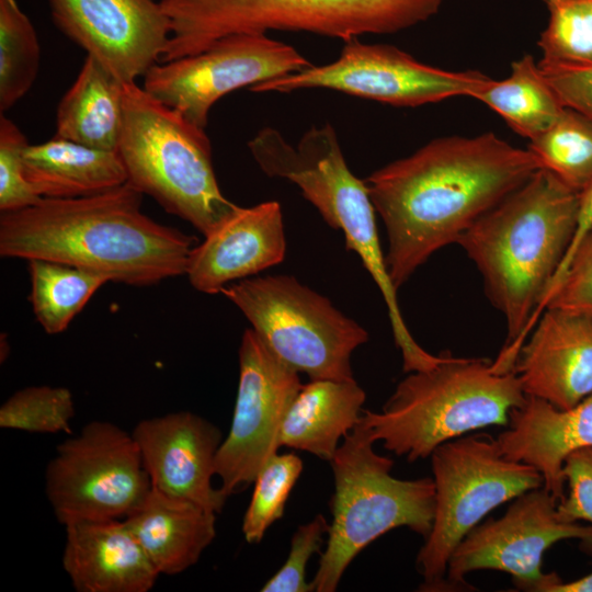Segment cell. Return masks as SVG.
Here are the masks:
<instances>
[{
  "instance_id": "1",
  "label": "cell",
  "mask_w": 592,
  "mask_h": 592,
  "mask_svg": "<svg viewBox=\"0 0 592 592\" xmlns=\"http://www.w3.org/2000/svg\"><path fill=\"white\" fill-rule=\"evenodd\" d=\"M538 169L528 149L489 132L434 138L374 171L365 183L385 225L396 289Z\"/></svg>"
},
{
  "instance_id": "2",
  "label": "cell",
  "mask_w": 592,
  "mask_h": 592,
  "mask_svg": "<svg viewBox=\"0 0 592 592\" xmlns=\"http://www.w3.org/2000/svg\"><path fill=\"white\" fill-rule=\"evenodd\" d=\"M141 200L126 182L1 213L0 255L69 264L136 287L185 274L195 238L147 216Z\"/></svg>"
},
{
  "instance_id": "3",
  "label": "cell",
  "mask_w": 592,
  "mask_h": 592,
  "mask_svg": "<svg viewBox=\"0 0 592 592\" xmlns=\"http://www.w3.org/2000/svg\"><path fill=\"white\" fill-rule=\"evenodd\" d=\"M580 194L538 169L478 218L458 244L482 276L491 304L506 325V342L493 364L513 369L533 317L576 234Z\"/></svg>"
},
{
  "instance_id": "4",
  "label": "cell",
  "mask_w": 592,
  "mask_h": 592,
  "mask_svg": "<svg viewBox=\"0 0 592 592\" xmlns=\"http://www.w3.org/2000/svg\"><path fill=\"white\" fill-rule=\"evenodd\" d=\"M248 148L262 172L296 184L323 220L343 232L346 248L358 255L384 298L403 372L436 366L441 355L419 345L406 326L380 247L367 185L346 164L332 125L310 127L296 146L277 129L264 127L248 143Z\"/></svg>"
},
{
  "instance_id": "5",
  "label": "cell",
  "mask_w": 592,
  "mask_h": 592,
  "mask_svg": "<svg viewBox=\"0 0 592 592\" xmlns=\"http://www.w3.org/2000/svg\"><path fill=\"white\" fill-rule=\"evenodd\" d=\"M443 353L436 366L400 380L380 411L363 410L360 419L375 442L410 463L468 432L506 426L511 410L526 399L514 369Z\"/></svg>"
},
{
  "instance_id": "6",
  "label": "cell",
  "mask_w": 592,
  "mask_h": 592,
  "mask_svg": "<svg viewBox=\"0 0 592 592\" xmlns=\"http://www.w3.org/2000/svg\"><path fill=\"white\" fill-rule=\"evenodd\" d=\"M117 153L130 185L204 237L238 207L220 191L205 129L136 82L124 84Z\"/></svg>"
},
{
  "instance_id": "7",
  "label": "cell",
  "mask_w": 592,
  "mask_h": 592,
  "mask_svg": "<svg viewBox=\"0 0 592 592\" xmlns=\"http://www.w3.org/2000/svg\"><path fill=\"white\" fill-rule=\"evenodd\" d=\"M443 0H160L170 37L161 62L197 54L217 39L269 30L344 42L391 34L435 15Z\"/></svg>"
},
{
  "instance_id": "8",
  "label": "cell",
  "mask_w": 592,
  "mask_h": 592,
  "mask_svg": "<svg viewBox=\"0 0 592 592\" xmlns=\"http://www.w3.org/2000/svg\"><path fill=\"white\" fill-rule=\"evenodd\" d=\"M374 443L358 421L329 462L334 477L332 521L311 581L316 592H334L353 559L390 530L406 526L425 538L432 528L433 478H395L394 460L377 454Z\"/></svg>"
},
{
  "instance_id": "9",
  "label": "cell",
  "mask_w": 592,
  "mask_h": 592,
  "mask_svg": "<svg viewBox=\"0 0 592 592\" xmlns=\"http://www.w3.org/2000/svg\"><path fill=\"white\" fill-rule=\"evenodd\" d=\"M265 345L310 379L352 380V353L368 332L323 295L291 275L251 276L221 293Z\"/></svg>"
},
{
  "instance_id": "10",
  "label": "cell",
  "mask_w": 592,
  "mask_h": 592,
  "mask_svg": "<svg viewBox=\"0 0 592 592\" xmlns=\"http://www.w3.org/2000/svg\"><path fill=\"white\" fill-rule=\"evenodd\" d=\"M435 486L432 528L417 556L421 591H445L449 557L490 511L543 486L532 466L506 458L487 433L463 435L431 454Z\"/></svg>"
},
{
  "instance_id": "11",
  "label": "cell",
  "mask_w": 592,
  "mask_h": 592,
  "mask_svg": "<svg viewBox=\"0 0 592 592\" xmlns=\"http://www.w3.org/2000/svg\"><path fill=\"white\" fill-rule=\"evenodd\" d=\"M151 489L132 433L91 421L56 447L45 471V492L59 523L125 519Z\"/></svg>"
},
{
  "instance_id": "12",
  "label": "cell",
  "mask_w": 592,
  "mask_h": 592,
  "mask_svg": "<svg viewBox=\"0 0 592 592\" xmlns=\"http://www.w3.org/2000/svg\"><path fill=\"white\" fill-rule=\"evenodd\" d=\"M493 79L477 70L452 71L419 61L387 44L344 42L340 56L322 66L267 80L252 92L329 89L394 106L414 107L465 95L476 99Z\"/></svg>"
},
{
  "instance_id": "13",
  "label": "cell",
  "mask_w": 592,
  "mask_h": 592,
  "mask_svg": "<svg viewBox=\"0 0 592 592\" xmlns=\"http://www.w3.org/2000/svg\"><path fill=\"white\" fill-rule=\"evenodd\" d=\"M558 502L542 486L515 498L501 517L475 526L449 557L445 591L471 590L469 572L498 570L510 573L520 590L549 592L561 578L543 572L545 551L563 539L592 545V525L561 519Z\"/></svg>"
},
{
  "instance_id": "14",
  "label": "cell",
  "mask_w": 592,
  "mask_h": 592,
  "mask_svg": "<svg viewBox=\"0 0 592 592\" xmlns=\"http://www.w3.org/2000/svg\"><path fill=\"white\" fill-rule=\"evenodd\" d=\"M309 66L293 46L265 33H239L197 54L153 65L144 76V89L205 129L208 113L221 96Z\"/></svg>"
},
{
  "instance_id": "15",
  "label": "cell",
  "mask_w": 592,
  "mask_h": 592,
  "mask_svg": "<svg viewBox=\"0 0 592 592\" xmlns=\"http://www.w3.org/2000/svg\"><path fill=\"white\" fill-rule=\"evenodd\" d=\"M301 386L299 373L283 363L252 328L243 332L231 425L215 464L227 497L253 483L277 453L284 419Z\"/></svg>"
},
{
  "instance_id": "16",
  "label": "cell",
  "mask_w": 592,
  "mask_h": 592,
  "mask_svg": "<svg viewBox=\"0 0 592 592\" xmlns=\"http://www.w3.org/2000/svg\"><path fill=\"white\" fill-rule=\"evenodd\" d=\"M56 25L123 83L160 61L169 20L156 0H47Z\"/></svg>"
},
{
  "instance_id": "17",
  "label": "cell",
  "mask_w": 592,
  "mask_h": 592,
  "mask_svg": "<svg viewBox=\"0 0 592 592\" xmlns=\"http://www.w3.org/2000/svg\"><path fill=\"white\" fill-rule=\"evenodd\" d=\"M151 487L218 514L228 497L213 486L219 428L191 411L139 421L132 431Z\"/></svg>"
},
{
  "instance_id": "18",
  "label": "cell",
  "mask_w": 592,
  "mask_h": 592,
  "mask_svg": "<svg viewBox=\"0 0 592 592\" xmlns=\"http://www.w3.org/2000/svg\"><path fill=\"white\" fill-rule=\"evenodd\" d=\"M525 396L569 409L592 394V316L545 308L514 367Z\"/></svg>"
},
{
  "instance_id": "19",
  "label": "cell",
  "mask_w": 592,
  "mask_h": 592,
  "mask_svg": "<svg viewBox=\"0 0 592 592\" xmlns=\"http://www.w3.org/2000/svg\"><path fill=\"white\" fill-rule=\"evenodd\" d=\"M286 253L282 208L276 201L238 206L192 249L185 275L196 291L218 294L229 284L280 264Z\"/></svg>"
},
{
  "instance_id": "20",
  "label": "cell",
  "mask_w": 592,
  "mask_h": 592,
  "mask_svg": "<svg viewBox=\"0 0 592 592\" xmlns=\"http://www.w3.org/2000/svg\"><path fill=\"white\" fill-rule=\"evenodd\" d=\"M506 430L497 440L509 459L534 467L543 487L558 501L565 497L562 467L572 452L592 446V394L569 409L526 396L510 412Z\"/></svg>"
},
{
  "instance_id": "21",
  "label": "cell",
  "mask_w": 592,
  "mask_h": 592,
  "mask_svg": "<svg viewBox=\"0 0 592 592\" xmlns=\"http://www.w3.org/2000/svg\"><path fill=\"white\" fill-rule=\"evenodd\" d=\"M62 568L78 592H148L157 571L124 519L67 524Z\"/></svg>"
},
{
  "instance_id": "22",
  "label": "cell",
  "mask_w": 592,
  "mask_h": 592,
  "mask_svg": "<svg viewBox=\"0 0 592 592\" xmlns=\"http://www.w3.org/2000/svg\"><path fill=\"white\" fill-rule=\"evenodd\" d=\"M216 513L151 487L124 520L160 574H179L201 558L216 537Z\"/></svg>"
},
{
  "instance_id": "23",
  "label": "cell",
  "mask_w": 592,
  "mask_h": 592,
  "mask_svg": "<svg viewBox=\"0 0 592 592\" xmlns=\"http://www.w3.org/2000/svg\"><path fill=\"white\" fill-rule=\"evenodd\" d=\"M366 394L352 380L310 379L284 419L278 444L330 462L341 439L358 423Z\"/></svg>"
},
{
  "instance_id": "24",
  "label": "cell",
  "mask_w": 592,
  "mask_h": 592,
  "mask_svg": "<svg viewBox=\"0 0 592 592\" xmlns=\"http://www.w3.org/2000/svg\"><path fill=\"white\" fill-rule=\"evenodd\" d=\"M27 182L41 197L95 195L127 182L117 151L81 145L58 136L27 145L23 153Z\"/></svg>"
},
{
  "instance_id": "25",
  "label": "cell",
  "mask_w": 592,
  "mask_h": 592,
  "mask_svg": "<svg viewBox=\"0 0 592 592\" xmlns=\"http://www.w3.org/2000/svg\"><path fill=\"white\" fill-rule=\"evenodd\" d=\"M124 84L98 59L87 55L58 104L55 135L92 148L117 151Z\"/></svg>"
},
{
  "instance_id": "26",
  "label": "cell",
  "mask_w": 592,
  "mask_h": 592,
  "mask_svg": "<svg viewBox=\"0 0 592 592\" xmlns=\"http://www.w3.org/2000/svg\"><path fill=\"white\" fill-rule=\"evenodd\" d=\"M476 100L498 113L522 137L530 140L549 128L565 106L530 54L511 65V73L493 80Z\"/></svg>"
},
{
  "instance_id": "27",
  "label": "cell",
  "mask_w": 592,
  "mask_h": 592,
  "mask_svg": "<svg viewBox=\"0 0 592 592\" xmlns=\"http://www.w3.org/2000/svg\"><path fill=\"white\" fill-rule=\"evenodd\" d=\"M30 301L34 316L48 334L67 330L107 278L73 266L42 259L29 260Z\"/></svg>"
},
{
  "instance_id": "28",
  "label": "cell",
  "mask_w": 592,
  "mask_h": 592,
  "mask_svg": "<svg viewBox=\"0 0 592 592\" xmlns=\"http://www.w3.org/2000/svg\"><path fill=\"white\" fill-rule=\"evenodd\" d=\"M527 149L542 169L574 192L580 194L592 182V121L581 113L565 107Z\"/></svg>"
},
{
  "instance_id": "29",
  "label": "cell",
  "mask_w": 592,
  "mask_h": 592,
  "mask_svg": "<svg viewBox=\"0 0 592 592\" xmlns=\"http://www.w3.org/2000/svg\"><path fill=\"white\" fill-rule=\"evenodd\" d=\"M39 62V43L31 20L16 0H0L1 114L32 88Z\"/></svg>"
},
{
  "instance_id": "30",
  "label": "cell",
  "mask_w": 592,
  "mask_h": 592,
  "mask_svg": "<svg viewBox=\"0 0 592 592\" xmlns=\"http://www.w3.org/2000/svg\"><path fill=\"white\" fill-rule=\"evenodd\" d=\"M303 468V460L296 454L276 453L259 471L241 527L249 544L260 543L267 528L282 519L289 493Z\"/></svg>"
},
{
  "instance_id": "31",
  "label": "cell",
  "mask_w": 592,
  "mask_h": 592,
  "mask_svg": "<svg viewBox=\"0 0 592 592\" xmlns=\"http://www.w3.org/2000/svg\"><path fill=\"white\" fill-rule=\"evenodd\" d=\"M76 414L73 395L61 386H29L0 407V426L30 433H70Z\"/></svg>"
},
{
  "instance_id": "32",
  "label": "cell",
  "mask_w": 592,
  "mask_h": 592,
  "mask_svg": "<svg viewBox=\"0 0 592 592\" xmlns=\"http://www.w3.org/2000/svg\"><path fill=\"white\" fill-rule=\"evenodd\" d=\"M548 23L537 45L542 60L592 62V0H543Z\"/></svg>"
},
{
  "instance_id": "33",
  "label": "cell",
  "mask_w": 592,
  "mask_h": 592,
  "mask_svg": "<svg viewBox=\"0 0 592 592\" xmlns=\"http://www.w3.org/2000/svg\"><path fill=\"white\" fill-rule=\"evenodd\" d=\"M545 308L592 316V226L551 280L533 317L532 328Z\"/></svg>"
},
{
  "instance_id": "34",
  "label": "cell",
  "mask_w": 592,
  "mask_h": 592,
  "mask_svg": "<svg viewBox=\"0 0 592 592\" xmlns=\"http://www.w3.org/2000/svg\"><path fill=\"white\" fill-rule=\"evenodd\" d=\"M29 143L20 128L0 116V210L14 212L32 206L41 196L27 182L23 153Z\"/></svg>"
},
{
  "instance_id": "35",
  "label": "cell",
  "mask_w": 592,
  "mask_h": 592,
  "mask_svg": "<svg viewBox=\"0 0 592 592\" xmlns=\"http://www.w3.org/2000/svg\"><path fill=\"white\" fill-rule=\"evenodd\" d=\"M329 523L322 514L299 525L293 534L289 554L284 565L262 587V592H310L312 582L306 580V567L315 554H321Z\"/></svg>"
},
{
  "instance_id": "36",
  "label": "cell",
  "mask_w": 592,
  "mask_h": 592,
  "mask_svg": "<svg viewBox=\"0 0 592 592\" xmlns=\"http://www.w3.org/2000/svg\"><path fill=\"white\" fill-rule=\"evenodd\" d=\"M568 493L558 502L561 519L592 525V446L572 452L562 467Z\"/></svg>"
},
{
  "instance_id": "37",
  "label": "cell",
  "mask_w": 592,
  "mask_h": 592,
  "mask_svg": "<svg viewBox=\"0 0 592 592\" xmlns=\"http://www.w3.org/2000/svg\"><path fill=\"white\" fill-rule=\"evenodd\" d=\"M538 65L562 105L592 121V62L563 64L540 59Z\"/></svg>"
},
{
  "instance_id": "38",
  "label": "cell",
  "mask_w": 592,
  "mask_h": 592,
  "mask_svg": "<svg viewBox=\"0 0 592 592\" xmlns=\"http://www.w3.org/2000/svg\"><path fill=\"white\" fill-rule=\"evenodd\" d=\"M592 226V182L580 193L579 200V215L574 237L572 242L560 263L559 267L569 258L580 239ZM558 267V270H559Z\"/></svg>"
},
{
  "instance_id": "39",
  "label": "cell",
  "mask_w": 592,
  "mask_h": 592,
  "mask_svg": "<svg viewBox=\"0 0 592 592\" xmlns=\"http://www.w3.org/2000/svg\"><path fill=\"white\" fill-rule=\"evenodd\" d=\"M549 592H592V572L570 582L561 580Z\"/></svg>"
}]
</instances>
